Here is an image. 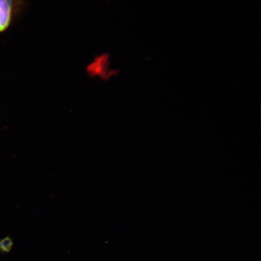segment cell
Listing matches in <instances>:
<instances>
[{
    "instance_id": "1",
    "label": "cell",
    "mask_w": 261,
    "mask_h": 261,
    "mask_svg": "<svg viewBox=\"0 0 261 261\" xmlns=\"http://www.w3.org/2000/svg\"><path fill=\"white\" fill-rule=\"evenodd\" d=\"M25 5V0H0V34L11 27Z\"/></svg>"
},
{
    "instance_id": "2",
    "label": "cell",
    "mask_w": 261,
    "mask_h": 261,
    "mask_svg": "<svg viewBox=\"0 0 261 261\" xmlns=\"http://www.w3.org/2000/svg\"><path fill=\"white\" fill-rule=\"evenodd\" d=\"M13 242L11 238H6L0 242V250L3 252H8L12 249Z\"/></svg>"
}]
</instances>
